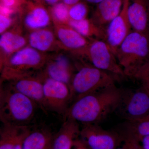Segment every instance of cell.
I'll list each match as a JSON object with an SVG mask.
<instances>
[{"label":"cell","instance_id":"4fadbf2b","mask_svg":"<svg viewBox=\"0 0 149 149\" xmlns=\"http://www.w3.org/2000/svg\"><path fill=\"white\" fill-rule=\"evenodd\" d=\"M54 32L60 46L73 53L83 49L91 40L83 37L68 24L54 23Z\"/></svg>","mask_w":149,"mask_h":149},{"label":"cell","instance_id":"44dd1931","mask_svg":"<svg viewBox=\"0 0 149 149\" xmlns=\"http://www.w3.org/2000/svg\"><path fill=\"white\" fill-rule=\"evenodd\" d=\"M68 25L83 37L89 40H101L105 41L106 28L99 26L88 18L80 20H70Z\"/></svg>","mask_w":149,"mask_h":149},{"label":"cell","instance_id":"d6986e66","mask_svg":"<svg viewBox=\"0 0 149 149\" xmlns=\"http://www.w3.org/2000/svg\"><path fill=\"white\" fill-rule=\"evenodd\" d=\"M78 123L65 119L57 133L54 136L50 149H72L74 141L80 136Z\"/></svg>","mask_w":149,"mask_h":149},{"label":"cell","instance_id":"836d02e7","mask_svg":"<svg viewBox=\"0 0 149 149\" xmlns=\"http://www.w3.org/2000/svg\"><path fill=\"white\" fill-rule=\"evenodd\" d=\"M103 0H84L86 3H90L93 4L97 5V4Z\"/></svg>","mask_w":149,"mask_h":149},{"label":"cell","instance_id":"3957f363","mask_svg":"<svg viewBox=\"0 0 149 149\" xmlns=\"http://www.w3.org/2000/svg\"><path fill=\"white\" fill-rule=\"evenodd\" d=\"M115 55L125 77L130 78L149 60V35L132 30L118 48Z\"/></svg>","mask_w":149,"mask_h":149},{"label":"cell","instance_id":"7402d4cb","mask_svg":"<svg viewBox=\"0 0 149 149\" xmlns=\"http://www.w3.org/2000/svg\"><path fill=\"white\" fill-rule=\"evenodd\" d=\"M53 136L47 128L31 130L24 140L22 149H50Z\"/></svg>","mask_w":149,"mask_h":149},{"label":"cell","instance_id":"484cf974","mask_svg":"<svg viewBox=\"0 0 149 149\" xmlns=\"http://www.w3.org/2000/svg\"><path fill=\"white\" fill-rule=\"evenodd\" d=\"M89 8L86 2L81 1L69 7V15L70 20L80 21L87 18Z\"/></svg>","mask_w":149,"mask_h":149},{"label":"cell","instance_id":"8fae6325","mask_svg":"<svg viewBox=\"0 0 149 149\" xmlns=\"http://www.w3.org/2000/svg\"><path fill=\"white\" fill-rule=\"evenodd\" d=\"M129 3V0H124L120 13L107 27L105 41L115 54L123 41L133 30L128 16Z\"/></svg>","mask_w":149,"mask_h":149},{"label":"cell","instance_id":"ffe728a7","mask_svg":"<svg viewBox=\"0 0 149 149\" xmlns=\"http://www.w3.org/2000/svg\"><path fill=\"white\" fill-rule=\"evenodd\" d=\"M55 34L48 27L31 31L27 38L29 46L41 52L51 51L60 46Z\"/></svg>","mask_w":149,"mask_h":149},{"label":"cell","instance_id":"277c9868","mask_svg":"<svg viewBox=\"0 0 149 149\" xmlns=\"http://www.w3.org/2000/svg\"><path fill=\"white\" fill-rule=\"evenodd\" d=\"M70 85L71 102L115 84L118 77L89 63L77 67Z\"/></svg>","mask_w":149,"mask_h":149},{"label":"cell","instance_id":"f546056e","mask_svg":"<svg viewBox=\"0 0 149 149\" xmlns=\"http://www.w3.org/2000/svg\"><path fill=\"white\" fill-rule=\"evenodd\" d=\"M72 149H89L81 139H76L74 141Z\"/></svg>","mask_w":149,"mask_h":149},{"label":"cell","instance_id":"e575fe53","mask_svg":"<svg viewBox=\"0 0 149 149\" xmlns=\"http://www.w3.org/2000/svg\"><path fill=\"white\" fill-rule=\"evenodd\" d=\"M32 1H34L35 2L44 4H45L44 0H32Z\"/></svg>","mask_w":149,"mask_h":149},{"label":"cell","instance_id":"7c38bea8","mask_svg":"<svg viewBox=\"0 0 149 149\" xmlns=\"http://www.w3.org/2000/svg\"><path fill=\"white\" fill-rule=\"evenodd\" d=\"M24 26L30 31L46 28L52 20L48 9L45 4L27 0L19 10Z\"/></svg>","mask_w":149,"mask_h":149},{"label":"cell","instance_id":"d4e9b609","mask_svg":"<svg viewBox=\"0 0 149 149\" xmlns=\"http://www.w3.org/2000/svg\"><path fill=\"white\" fill-rule=\"evenodd\" d=\"M130 78L136 80L141 87L149 91V60L136 70Z\"/></svg>","mask_w":149,"mask_h":149},{"label":"cell","instance_id":"1f68e13d","mask_svg":"<svg viewBox=\"0 0 149 149\" xmlns=\"http://www.w3.org/2000/svg\"><path fill=\"white\" fill-rule=\"evenodd\" d=\"M81 1L82 0H61V1L70 7Z\"/></svg>","mask_w":149,"mask_h":149},{"label":"cell","instance_id":"5bb4252c","mask_svg":"<svg viewBox=\"0 0 149 149\" xmlns=\"http://www.w3.org/2000/svg\"><path fill=\"white\" fill-rule=\"evenodd\" d=\"M45 66L42 74L44 77L59 81L70 87L74 74V68L67 57L60 55L48 60Z\"/></svg>","mask_w":149,"mask_h":149},{"label":"cell","instance_id":"4dcf8cb0","mask_svg":"<svg viewBox=\"0 0 149 149\" xmlns=\"http://www.w3.org/2000/svg\"><path fill=\"white\" fill-rule=\"evenodd\" d=\"M142 145L143 149H149V136H145L142 137L140 140Z\"/></svg>","mask_w":149,"mask_h":149},{"label":"cell","instance_id":"d6a6232c","mask_svg":"<svg viewBox=\"0 0 149 149\" xmlns=\"http://www.w3.org/2000/svg\"><path fill=\"white\" fill-rule=\"evenodd\" d=\"M45 3L47 4L50 6L54 5L60 2L61 1V0H44Z\"/></svg>","mask_w":149,"mask_h":149},{"label":"cell","instance_id":"ba28073f","mask_svg":"<svg viewBox=\"0 0 149 149\" xmlns=\"http://www.w3.org/2000/svg\"><path fill=\"white\" fill-rule=\"evenodd\" d=\"M43 89L46 110H50L64 116L71 102L69 86L59 81L44 77Z\"/></svg>","mask_w":149,"mask_h":149},{"label":"cell","instance_id":"5b68a950","mask_svg":"<svg viewBox=\"0 0 149 149\" xmlns=\"http://www.w3.org/2000/svg\"><path fill=\"white\" fill-rule=\"evenodd\" d=\"M48 60L43 53L30 46L25 47L11 56L1 66L2 82L33 73L45 67Z\"/></svg>","mask_w":149,"mask_h":149},{"label":"cell","instance_id":"9c48e42d","mask_svg":"<svg viewBox=\"0 0 149 149\" xmlns=\"http://www.w3.org/2000/svg\"><path fill=\"white\" fill-rule=\"evenodd\" d=\"M80 136L89 149H116L122 140L118 133L105 130L98 124L83 125Z\"/></svg>","mask_w":149,"mask_h":149},{"label":"cell","instance_id":"e0dca14e","mask_svg":"<svg viewBox=\"0 0 149 149\" xmlns=\"http://www.w3.org/2000/svg\"><path fill=\"white\" fill-rule=\"evenodd\" d=\"M27 40L19 27H15L1 34V66L13 54L26 47Z\"/></svg>","mask_w":149,"mask_h":149},{"label":"cell","instance_id":"603a6c76","mask_svg":"<svg viewBox=\"0 0 149 149\" xmlns=\"http://www.w3.org/2000/svg\"><path fill=\"white\" fill-rule=\"evenodd\" d=\"M121 127L123 134L132 136L140 141L142 137L149 136V116L137 120L125 121Z\"/></svg>","mask_w":149,"mask_h":149},{"label":"cell","instance_id":"d590c367","mask_svg":"<svg viewBox=\"0 0 149 149\" xmlns=\"http://www.w3.org/2000/svg\"></svg>","mask_w":149,"mask_h":149},{"label":"cell","instance_id":"9a60e30c","mask_svg":"<svg viewBox=\"0 0 149 149\" xmlns=\"http://www.w3.org/2000/svg\"><path fill=\"white\" fill-rule=\"evenodd\" d=\"M2 124L0 149H22L24 140L31 131L28 125Z\"/></svg>","mask_w":149,"mask_h":149},{"label":"cell","instance_id":"83f0119b","mask_svg":"<svg viewBox=\"0 0 149 149\" xmlns=\"http://www.w3.org/2000/svg\"><path fill=\"white\" fill-rule=\"evenodd\" d=\"M123 143L120 146H118L116 149H143L139 143L140 141L132 136L123 134Z\"/></svg>","mask_w":149,"mask_h":149},{"label":"cell","instance_id":"4316f807","mask_svg":"<svg viewBox=\"0 0 149 149\" xmlns=\"http://www.w3.org/2000/svg\"><path fill=\"white\" fill-rule=\"evenodd\" d=\"M17 13L8 9L0 7V33L3 34L9 29L14 22L13 15Z\"/></svg>","mask_w":149,"mask_h":149},{"label":"cell","instance_id":"f1b7e54d","mask_svg":"<svg viewBox=\"0 0 149 149\" xmlns=\"http://www.w3.org/2000/svg\"><path fill=\"white\" fill-rule=\"evenodd\" d=\"M27 0H0V7L19 13L22 6Z\"/></svg>","mask_w":149,"mask_h":149},{"label":"cell","instance_id":"7a4b0ae2","mask_svg":"<svg viewBox=\"0 0 149 149\" xmlns=\"http://www.w3.org/2000/svg\"><path fill=\"white\" fill-rule=\"evenodd\" d=\"M38 105L7 83L1 85L0 120L2 123L27 125L35 116Z\"/></svg>","mask_w":149,"mask_h":149},{"label":"cell","instance_id":"cb8c5ba5","mask_svg":"<svg viewBox=\"0 0 149 149\" xmlns=\"http://www.w3.org/2000/svg\"><path fill=\"white\" fill-rule=\"evenodd\" d=\"M69 9V6L62 1L50 6L48 10L54 23L68 24L70 20Z\"/></svg>","mask_w":149,"mask_h":149},{"label":"cell","instance_id":"30bf717a","mask_svg":"<svg viewBox=\"0 0 149 149\" xmlns=\"http://www.w3.org/2000/svg\"><path fill=\"white\" fill-rule=\"evenodd\" d=\"M44 80L42 74L35 76L31 73L20 75L4 82H7L15 91L31 99L43 111L47 112L44 102Z\"/></svg>","mask_w":149,"mask_h":149},{"label":"cell","instance_id":"ac0fdd59","mask_svg":"<svg viewBox=\"0 0 149 149\" xmlns=\"http://www.w3.org/2000/svg\"><path fill=\"white\" fill-rule=\"evenodd\" d=\"M124 0H103L96 5L91 19L99 26H107L120 13Z\"/></svg>","mask_w":149,"mask_h":149},{"label":"cell","instance_id":"52a82bcc","mask_svg":"<svg viewBox=\"0 0 149 149\" xmlns=\"http://www.w3.org/2000/svg\"><path fill=\"white\" fill-rule=\"evenodd\" d=\"M115 112L125 121L149 116V91L142 87L122 89L120 102Z\"/></svg>","mask_w":149,"mask_h":149},{"label":"cell","instance_id":"6da1fadb","mask_svg":"<svg viewBox=\"0 0 149 149\" xmlns=\"http://www.w3.org/2000/svg\"><path fill=\"white\" fill-rule=\"evenodd\" d=\"M122 89L116 84L82 96L72 102L64 115L65 119L74 120L83 125L98 124L115 112Z\"/></svg>","mask_w":149,"mask_h":149},{"label":"cell","instance_id":"8992f818","mask_svg":"<svg viewBox=\"0 0 149 149\" xmlns=\"http://www.w3.org/2000/svg\"><path fill=\"white\" fill-rule=\"evenodd\" d=\"M74 54L86 58L89 64L99 69L118 77H125L115 54L105 40H92L86 47Z\"/></svg>","mask_w":149,"mask_h":149},{"label":"cell","instance_id":"2e32d148","mask_svg":"<svg viewBox=\"0 0 149 149\" xmlns=\"http://www.w3.org/2000/svg\"><path fill=\"white\" fill-rule=\"evenodd\" d=\"M128 13L132 30L149 35V0H129Z\"/></svg>","mask_w":149,"mask_h":149}]
</instances>
